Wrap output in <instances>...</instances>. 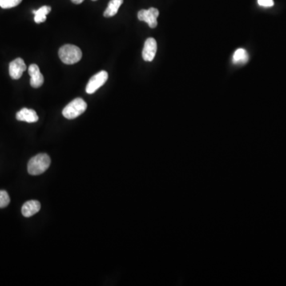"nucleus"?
Masks as SVG:
<instances>
[{
    "instance_id": "nucleus-1",
    "label": "nucleus",
    "mask_w": 286,
    "mask_h": 286,
    "mask_svg": "<svg viewBox=\"0 0 286 286\" xmlns=\"http://www.w3.org/2000/svg\"><path fill=\"white\" fill-rule=\"evenodd\" d=\"M51 159L46 154H39L28 162V173L30 175L37 176L43 174L50 167Z\"/></svg>"
},
{
    "instance_id": "nucleus-2",
    "label": "nucleus",
    "mask_w": 286,
    "mask_h": 286,
    "mask_svg": "<svg viewBox=\"0 0 286 286\" xmlns=\"http://www.w3.org/2000/svg\"><path fill=\"white\" fill-rule=\"evenodd\" d=\"M58 55L63 63L73 65L81 61L82 58V52L79 47L68 44L60 48Z\"/></svg>"
},
{
    "instance_id": "nucleus-3",
    "label": "nucleus",
    "mask_w": 286,
    "mask_h": 286,
    "mask_svg": "<svg viewBox=\"0 0 286 286\" xmlns=\"http://www.w3.org/2000/svg\"><path fill=\"white\" fill-rule=\"evenodd\" d=\"M87 109V103L81 98L73 99L63 109L62 114L68 119H73L83 114Z\"/></svg>"
},
{
    "instance_id": "nucleus-4",
    "label": "nucleus",
    "mask_w": 286,
    "mask_h": 286,
    "mask_svg": "<svg viewBox=\"0 0 286 286\" xmlns=\"http://www.w3.org/2000/svg\"><path fill=\"white\" fill-rule=\"evenodd\" d=\"M107 79H108V73L107 72L103 70L96 73L89 80V83L86 86V93L88 94L95 93L99 88L102 87L106 83Z\"/></svg>"
},
{
    "instance_id": "nucleus-5",
    "label": "nucleus",
    "mask_w": 286,
    "mask_h": 286,
    "mask_svg": "<svg viewBox=\"0 0 286 286\" xmlns=\"http://www.w3.org/2000/svg\"><path fill=\"white\" fill-rule=\"evenodd\" d=\"M159 10L157 8L150 7L148 10H141L138 13V18L148 24L150 28H155L158 25V18Z\"/></svg>"
},
{
    "instance_id": "nucleus-6",
    "label": "nucleus",
    "mask_w": 286,
    "mask_h": 286,
    "mask_svg": "<svg viewBox=\"0 0 286 286\" xmlns=\"http://www.w3.org/2000/svg\"><path fill=\"white\" fill-rule=\"evenodd\" d=\"M26 69V65L23 60L22 58H16L9 65V74L12 79L18 80L21 78Z\"/></svg>"
},
{
    "instance_id": "nucleus-7",
    "label": "nucleus",
    "mask_w": 286,
    "mask_h": 286,
    "mask_svg": "<svg viewBox=\"0 0 286 286\" xmlns=\"http://www.w3.org/2000/svg\"><path fill=\"white\" fill-rule=\"evenodd\" d=\"M158 49L156 40L153 38H149L146 40L144 48L142 50V57L146 61H152L155 57Z\"/></svg>"
},
{
    "instance_id": "nucleus-8",
    "label": "nucleus",
    "mask_w": 286,
    "mask_h": 286,
    "mask_svg": "<svg viewBox=\"0 0 286 286\" xmlns=\"http://www.w3.org/2000/svg\"><path fill=\"white\" fill-rule=\"evenodd\" d=\"M28 73L30 76V85L34 89L41 87L44 83V77L41 72L39 67L35 64L30 65Z\"/></svg>"
},
{
    "instance_id": "nucleus-9",
    "label": "nucleus",
    "mask_w": 286,
    "mask_h": 286,
    "mask_svg": "<svg viewBox=\"0 0 286 286\" xmlns=\"http://www.w3.org/2000/svg\"><path fill=\"white\" fill-rule=\"evenodd\" d=\"M16 118L18 121H23V122H36L38 121V116L36 111L33 109L22 108L16 114Z\"/></svg>"
},
{
    "instance_id": "nucleus-10",
    "label": "nucleus",
    "mask_w": 286,
    "mask_h": 286,
    "mask_svg": "<svg viewBox=\"0 0 286 286\" xmlns=\"http://www.w3.org/2000/svg\"><path fill=\"white\" fill-rule=\"evenodd\" d=\"M41 209V203L38 200H29L24 203L22 207V213L25 217H31L38 213Z\"/></svg>"
},
{
    "instance_id": "nucleus-11",
    "label": "nucleus",
    "mask_w": 286,
    "mask_h": 286,
    "mask_svg": "<svg viewBox=\"0 0 286 286\" xmlns=\"http://www.w3.org/2000/svg\"><path fill=\"white\" fill-rule=\"evenodd\" d=\"M51 11V7L50 6H43L40 7L38 10H33V14H34V22L36 23H42L46 22L47 14Z\"/></svg>"
},
{
    "instance_id": "nucleus-12",
    "label": "nucleus",
    "mask_w": 286,
    "mask_h": 286,
    "mask_svg": "<svg viewBox=\"0 0 286 286\" xmlns=\"http://www.w3.org/2000/svg\"><path fill=\"white\" fill-rule=\"evenodd\" d=\"M122 2H123V0H111L109 2L107 9L103 13V16L106 18H110L115 15L118 13V9L120 7Z\"/></svg>"
},
{
    "instance_id": "nucleus-13",
    "label": "nucleus",
    "mask_w": 286,
    "mask_h": 286,
    "mask_svg": "<svg viewBox=\"0 0 286 286\" xmlns=\"http://www.w3.org/2000/svg\"><path fill=\"white\" fill-rule=\"evenodd\" d=\"M249 61L247 52L244 49H238L233 55V63L237 65H244Z\"/></svg>"
},
{
    "instance_id": "nucleus-14",
    "label": "nucleus",
    "mask_w": 286,
    "mask_h": 286,
    "mask_svg": "<svg viewBox=\"0 0 286 286\" xmlns=\"http://www.w3.org/2000/svg\"><path fill=\"white\" fill-rule=\"evenodd\" d=\"M22 0H0V6L2 9H10L19 5Z\"/></svg>"
},
{
    "instance_id": "nucleus-15",
    "label": "nucleus",
    "mask_w": 286,
    "mask_h": 286,
    "mask_svg": "<svg viewBox=\"0 0 286 286\" xmlns=\"http://www.w3.org/2000/svg\"><path fill=\"white\" fill-rule=\"evenodd\" d=\"M10 196L4 190H0V208H3L10 203Z\"/></svg>"
},
{
    "instance_id": "nucleus-16",
    "label": "nucleus",
    "mask_w": 286,
    "mask_h": 286,
    "mask_svg": "<svg viewBox=\"0 0 286 286\" xmlns=\"http://www.w3.org/2000/svg\"><path fill=\"white\" fill-rule=\"evenodd\" d=\"M258 3L259 6L263 7H271L275 5V2L273 0H258Z\"/></svg>"
},
{
    "instance_id": "nucleus-17",
    "label": "nucleus",
    "mask_w": 286,
    "mask_h": 286,
    "mask_svg": "<svg viewBox=\"0 0 286 286\" xmlns=\"http://www.w3.org/2000/svg\"><path fill=\"white\" fill-rule=\"evenodd\" d=\"M71 1L73 2V3L81 4L82 3V2L85 1V0H71Z\"/></svg>"
},
{
    "instance_id": "nucleus-18",
    "label": "nucleus",
    "mask_w": 286,
    "mask_h": 286,
    "mask_svg": "<svg viewBox=\"0 0 286 286\" xmlns=\"http://www.w3.org/2000/svg\"><path fill=\"white\" fill-rule=\"evenodd\" d=\"M93 1H96V0H93Z\"/></svg>"
}]
</instances>
